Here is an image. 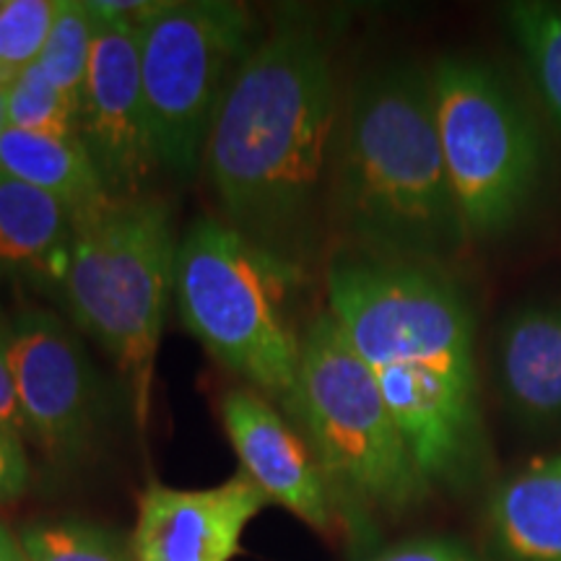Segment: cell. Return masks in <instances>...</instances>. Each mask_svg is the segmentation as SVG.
Here are the masks:
<instances>
[{
	"label": "cell",
	"instance_id": "cell-1",
	"mask_svg": "<svg viewBox=\"0 0 561 561\" xmlns=\"http://www.w3.org/2000/svg\"><path fill=\"white\" fill-rule=\"evenodd\" d=\"M339 121L331 42L310 21H280L244 60L210 128L203 167L219 219L307 271Z\"/></svg>",
	"mask_w": 561,
	"mask_h": 561
},
{
	"label": "cell",
	"instance_id": "cell-2",
	"mask_svg": "<svg viewBox=\"0 0 561 561\" xmlns=\"http://www.w3.org/2000/svg\"><path fill=\"white\" fill-rule=\"evenodd\" d=\"M328 307L371 369L430 486L468 491L489 471L473 314L450 273L343 252Z\"/></svg>",
	"mask_w": 561,
	"mask_h": 561
},
{
	"label": "cell",
	"instance_id": "cell-3",
	"mask_svg": "<svg viewBox=\"0 0 561 561\" xmlns=\"http://www.w3.org/2000/svg\"><path fill=\"white\" fill-rule=\"evenodd\" d=\"M328 216L346 252L447 271L471 242L442 159L432 76L411 60L371 68L335 133Z\"/></svg>",
	"mask_w": 561,
	"mask_h": 561
},
{
	"label": "cell",
	"instance_id": "cell-4",
	"mask_svg": "<svg viewBox=\"0 0 561 561\" xmlns=\"http://www.w3.org/2000/svg\"><path fill=\"white\" fill-rule=\"evenodd\" d=\"M286 413L314 453L341 523L356 541L375 538V517H403L430 496L371 369L333 314L301 333L297 390Z\"/></svg>",
	"mask_w": 561,
	"mask_h": 561
},
{
	"label": "cell",
	"instance_id": "cell-5",
	"mask_svg": "<svg viewBox=\"0 0 561 561\" xmlns=\"http://www.w3.org/2000/svg\"><path fill=\"white\" fill-rule=\"evenodd\" d=\"M305 280V268L257 248L227 221L201 216L178 244L174 305L221 367L286 411L307 325H299Z\"/></svg>",
	"mask_w": 561,
	"mask_h": 561
},
{
	"label": "cell",
	"instance_id": "cell-6",
	"mask_svg": "<svg viewBox=\"0 0 561 561\" xmlns=\"http://www.w3.org/2000/svg\"><path fill=\"white\" fill-rule=\"evenodd\" d=\"M178 244L164 201H110L73 224L60 280L76 325L107 351L128 380L133 416L146 430L167 307L174 299Z\"/></svg>",
	"mask_w": 561,
	"mask_h": 561
},
{
	"label": "cell",
	"instance_id": "cell-7",
	"mask_svg": "<svg viewBox=\"0 0 561 561\" xmlns=\"http://www.w3.org/2000/svg\"><path fill=\"white\" fill-rule=\"evenodd\" d=\"M430 76L442 159L468 234L500 237L528 214L541 187V133L491 62L447 55Z\"/></svg>",
	"mask_w": 561,
	"mask_h": 561
},
{
	"label": "cell",
	"instance_id": "cell-8",
	"mask_svg": "<svg viewBox=\"0 0 561 561\" xmlns=\"http://www.w3.org/2000/svg\"><path fill=\"white\" fill-rule=\"evenodd\" d=\"M240 3H157L138 21L140 81L161 170L198 172L210 128L244 60L257 45Z\"/></svg>",
	"mask_w": 561,
	"mask_h": 561
},
{
	"label": "cell",
	"instance_id": "cell-9",
	"mask_svg": "<svg viewBox=\"0 0 561 561\" xmlns=\"http://www.w3.org/2000/svg\"><path fill=\"white\" fill-rule=\"evenodd\" d=\"M24 430L53 460L89 450L102 421V390L87 348L50 312H24L5 331Z\"/></svg>",
	"mask_w": 561,
	"mask_h": 561
},
{
	"label": "cell",
	"instance_id": "cell-10",
	"mask_svg": "<svg viewBox=\"0 0 561 561\" xmlns=\"http://www.w3.org/2000/svg\"><path fill=\"white\" fill-rule=\"evenodd\" d=\"M91 11L96 32L79 110V138L112 201L140 198L161 164L140 81L138 21L107 16L94 5Z\"/></svg>",
	"mask_w": 561,
	"mask_h": 561
},
{
	"label": "cell",
	"instance_id": "cell-11",
	"mask_svg": "<svg viewBox=\"0 0 561 561\" xmlns=\"http://www.w3.org/2000/svg\"><path fill=\"white\" fill-rule=\"evenodd\" d=\"M268 496L242 471L208 489L149 483L138 500L130 561H231Z\"/></svg>",
	"mask_w": 561,
	"mask_h": 561
},
{
	"label": "cell",
	"instance_id": "cell-12",
	"mask_svg": "<svg viewBox=\"0 0 561 561\" xmlns=\"http://www.w3.org/2000/svg\"><path fill=\"white\" fill-rule=\"evenodd\" d=\"M221 421L240 458L242 473L268 496L322 536L341 525L314 453L276 403L252 388L221 398Z\"/></svg>",
	"mask_w": 561,
	"mask_h": 561
},
{
	"label": "cell",
	"instance_id": "cell-13",
	"mask_svg": "<svg viewBox=\"0 0 561 561\" xmlns=\"http://www.w3.org/2000/svg\"><path fill=\"white\" fill-rule=\"evenodd\" d=\"M496 380L504 405L523 424H561V301H533L502 322Z\"/></svg>",
	"mask_w": 561,
	"mask_h": 561
},
{
	"label": "cell",
	"instance_id": "cell-14",
	"mask_svg": "<svg viewBox=\"0 0 561 561\" xmlns=\"http://www.w3.org/2000/svg\"><path fill=\"white\" fill-rule=\"evenodd\" d=\"M486 533L500 561H561V453L494 486Z\"/></svg>",
	"mask_w": 561,
	"mask_h": 561
},
{
	"label": "cell",
	"instance_id": "cell-15",
	"mask_svg": "<svg viewBox=\"0 0 561 561\" xmlns=\"http://www.w3.org/2000/svg\"><path fill=\"white\" fill-rule=\"evenodd\" d=\"M73 221L50 195L0 172V273L62 280Z\"/></svg>",
	"mask_w": 561,
	"mask_h": 561
},
{
	"label": "cell",
	"instance_id": "cell-16",
	"mask_svg": "<svg viewBox=\"0 0 561 561\" xmlns=\"http://www.w3.org/2000/svg\"><path fill=\"white\" fill-rule=\"evenodd\" d=\"M0 172L50 195L68 210L73 224L112 201L81 138L5 128L0 138Z\"/></svg>",
	"mask_w": 561,
	"mask_h": 561
},
{
	"label": "cell",
	"instance_id": "cell-17",
	"mask_svg": "<svg viewBox=\"0 0 561 561\" xmlns=\"http://www.w3.org/2000/svg\"><path fill=\"white\" fill-rule=\"evenodd\" d=\"M538 94L561 128V5L520 0L504 11Z\"/></svg>",
	"mask_w": 561,
	"mask_h": 561
},
{
	"label": "cell",
	"instance_id": "cell-18",
	"mask_svg": "<svg viewBox=\"0 0 561 561\" xmlns=\"http://www.w3.org/2000/svg\"><path fill=\"white\" fill-rule=\"evenodd\" d=\"M96 19L89 0H58L50 37L45 42L37 66L58 87L76 110H81L94 53Z\"/></svg>",
	"mask_w": 561,
	"mask_h": 561
},
{
	"label": "cell",
	"instance_id": "cell-19",
	"mask_svg": "<svg viewBox=\"0 0 561 561\" xmlns=\"http://www.w3.org/2000/svg\"><path fill=\"white\" fill-rule=\"evenodd\" d=\"M9 128L37 133L50 138H79V110L42 73V68H24L5 91Z\"/></svg>",
	"mask_w": 561,
	"mask_h": 561
},
{
	"label": "cell",
	"instance_id": "cell-20",
	"mask_svg": "<svg viewBox=\"0 0 561 561\" xmlns=\"http://www.w3.org/2000/svg\"><path fill=\"white\" fill-rule=\"evenodd\" d=\"M19 541L30 561H130L115 533L83 520L26 525Z\"/></svg>",
	"mask_w": 561,
	"mask_h": 561
},
{
	"label": "cell",
	"instance_id": "cell-21",
	"mask_svg": "<svg viewBox=\"0 0 561 561\" xmlns=\"http://www.w3.org/2000/svg\"><path fill=\"white\" fill-rule=\"evenodd\" d=\"M58 0H0V81L11 83L39 60Z\"/></svg>",
	"mask_w": 561,
	"mask_h": 561
},
{
	"label": "cell",
	"instance_id": "cell-22",
	"mask_svg": "<svg viewBox=\"0 0 561 561\" xmlns=\"http://www.w3.org/2000/svg\"><path fill=\"white\" fill-rule=\"evenodd\" d=\"M24 434L0 426V504L13 502L30 486V460H26Z\"/></svg>",
	"mask_w": 561,
	"mask_h": 561
},
{
	"label": "cell",
	"instance_id": "cell-23",
	"mask_svg": "<svg viewBox=\"0 0 561 561\" xmlns=\"http://www.w3.org/2000/svg\"><path fill=\"white\" fill-rule=\"evenodd\" d=\"M369 561H481L466 543L453 538H413Z\"/></svg>",
	"mask_w": 561,
	"mask_h": 561
},
{
	"label": "cell",
	"instance_id": "cell-24",
	"mask_svg": "<svg viewBox=\"0 0 561 561\" xmlns=\"http://www.w3.org/2000/svg\"><path fill=\"white\" fill-rule=\"evenodd\" d=\"M0 426H3V430L26 434L16 382H13L9 354H5V331H0Z\"/></svg>",
	"mask_w": 561,
	"mask_h": 561
},
{
	"label": "cell",
	"instance_id": "cell-25",
	"mask_svg": "<svg viewBox=\"0 0 561 561\" xmlns=\"http://www.w3.org/2000/svg\"><path fill=\"white\" fill-rule=\"evenodd\" d=\"M0 561H30L19 538L3 523H0Z\"/></svg>",
	"mask_w": 561,
	"mask_h": 561
},
{
	"label": "cell",
	"instance_id": "cell-26",
	"mask_svg": "<svg viewBox=\"0 0 561 561\" xmlns=\"http://www.w3.org/2000/svg\"><path fill=\"white\" fill-rule=\"evenodd\" d=\"M5 91H9V83L0 81V138H3L5 128H9V117H5Z\"/></svg>",
	"mask_w": 561,
	"mask_h": 561
}]
</instances>
